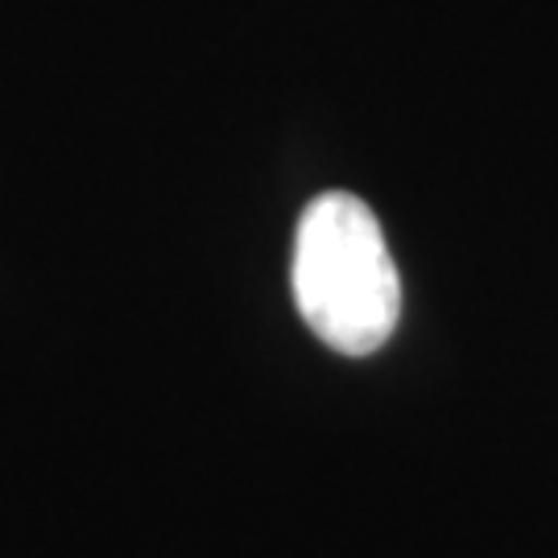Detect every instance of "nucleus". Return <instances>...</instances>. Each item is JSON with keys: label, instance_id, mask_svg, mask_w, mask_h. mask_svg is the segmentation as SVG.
Instances as JSON below:
<instances>
[{"label": "nucleus", "instance_id": "1", "mask_svg": "<svg viewBox=\"0 0 558 558\" xmlns=\"http://www.w3.org/2000/svg\"><path fill=\"white\" fill-rule=\"evenodd\" d=\"M294 302L315 336L343 356H368L401 319V278L377 216L343 191L302 211L294 236Z\"/></svg>", "mask_w": 558, "mask_h": 558}]
</instances>
